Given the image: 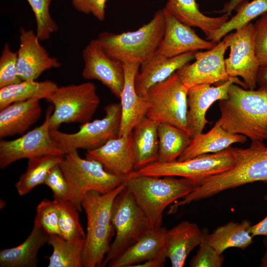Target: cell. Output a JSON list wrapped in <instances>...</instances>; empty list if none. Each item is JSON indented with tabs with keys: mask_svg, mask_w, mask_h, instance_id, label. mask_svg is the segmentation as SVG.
I'll return each instance as SVG.
<instances>
[{
	"mask_svg": "<svg viewBox=\"0 0 267 267\" xmlns=\"http://www.w3.org/2000/svg\"><path fill=\"white\" fill-rule=\"evenodd\" d=\"M167 258L160 256L135 265L134 267H162L165 265Z\"/></svg>",
	"mask_w": 267,
	"mask_h": 267,
	"instance_id": "cell-45",
	"label": "cell"
},
{
	"mask_svg": "<svg viewBox=\"0 0 267 267\" xmlns=\"http://www.w3.org/2000/svg\"><path fill=\"white\" fill-rule=\"evenodd\" d=\"M21 81L17 71V53L5 44L0 56V88Z\"/></svg>",
	"mask_w": 267,
	"mask_h": 267,
	"instance_id": "cell-39",
	"label": "cell"
},
{
	"mask_svg": "<svg viewBox=\"0 0 267 267\" xmlns=\"http://www.w3.org/2000/svg\"><path fill=\"white\" fill-rule=\"evenodd\" d=\"M125 183L148 219L152 228L161 226L163 213L167 207L196 187L190 180L175 177L130 175Z\"/></svg>",
	"mask_w": 267,
	"mask_h": 267,
	"instance_id": "cell-3",
	"label": "cell"
},
{
	"mask_svg": "<svg viewBox=\"0 0 267 267\" xmlns=\"http://www.w3.org/2000/svg\"><path fill=\"white\" fill-rule=\"evenodd\" d=\"M165 29L164 9L156 12L147 23L134 31L115 34L103 32L96 39L111 58L124 62H136L141 65L155 55Z\"/></svg>",
	"mask_w": 267,
	"mask_h": 267,
	"instance_id": "cell-4",
	"label": "cell"
},
{
	"mask_svg": "<svg viewBox=\"0 0 267 267\" xmlns=\"http://www.w3.org/2000/svg\"><path fill=\"white\" fill-rule=\"evenodd\" d=\"M251 225L247 220L241 222L231 221L208 234V242L220 254L231 247L244 250L253 242L254 237L249 232Z\"/></svg>",
	"mask_w": 267,
	"mask_h": 267,
	"instance_id": "cell-31",
	"label": "cell"
},
{
	"mask_svg": "<svg viewBox=\"0 0 267 267\" xmlns=\"http://www.w3.org/2000/svg\"><path fill=\"white\" fill-rule=\"evenodd\" d=\"M55 200L58 208L60 236L68 241L85 239L86 233L80 223L77 208L69 200Z\"/></svg>",
	"mask_w": 267,
	"mask_h": 267,
	"instance_id": "cell-36",
	"label": "cell"
},
{
	"mask_svg": "<svg viewBox=\"0 0 267 267\" xmlns=\"http://www.w3.org/2000/svg\"><path fill=\"white\" fill-rule=\"evenodd\" d=\"M188 89L176 73L153 86L144 96L147 103L145 117L159 124L175 126L187 133Z\"/></svg>",
	"mask_w": 267,
	"mask_h": 267,
	"instance_id": "cell-10",
	"label": "cell"
},
{
	"mask_svg": "<svg viewBox=\"0 0 267 267\" xmlns=\"http://www.w3.org/2000/svg\"><path fill=\"white\" fill-rule=\"evenodd\" d=\"M114 231L113 225L87 226L82 254V267H102Z\"/></svg>",
	"mask_w": 267,
	"mask_h": 267,
	"instance_id": "cell-28",
	"label": "cell"
},
{
	"mask_svg": "<svg viewBox=\"0 0 267 267\" xmlns=\"http://www.w3.org/2000/svg\"><path fill=\"white\" fill-rule=\"evenodd\" d=\"M40 100L16 102L0 110V138L24 134L41 117Z\"/></svg>",
	"mask_w": 267,
	"mask_h": 267,
	"instance_id": "cell-23",
	"label": "cell"
},
{
	"mask_svg": "<svg viewBox=\"0 0 267 267\" xmlns=\"http://www.w3.org/2000/svg\"><path fill=\"white\" fill-rule=\"evenodd\" d=\"M208 233L203 232V238L199 245L196 254L191 260V267H221L224 258L212 246L208 240Z\"/></svg>",
	"mask_w": 267,
	"mask_h": 267,
	"instance_id": "cell-40",
	"label": "cell"
},
{
	"mask_svg": "<svg viewBox=\"0 0 267 267\" xmlns=\"http://www.w3.org/2000/svg\"><path fill=\"white\" fill-rule=\"evenodd\" d=\"M267 83V65L260 67L257 78V84Z\"/></svg>",
	"mask_w": 267,
	"mask_h": 267,
	"instance_id": "cell-47",
	"label": "cell"
},
{
	"mask_svg": "<svg viewBox=\"0 0 267 267\" xmlns=\"http://www.w3.org/2000/svg\"><path fill=\"white\" fill-rule=\"evenodd\" d=\"M232 83L248 89L243 81L236 77L231 78L216 87L200 84L188 89L187 130L191 139L202 133L206 125L210 123L206 118L207 110L216 101L227 98L229 87Z\"/></svg>",
	"mask_w": 267,
	"mask_h": 267,
	"instance_id": "cell-15",
	"label": "cell"
},
{
	"mask_svg": "<svg viewBox=\"0 0 267 267\" xmlns=\"http://www.w3.org/2000/svg\"><path fill=\"white\" fill-rule=\"evenodd\" d=\"M57 87L50 80H28L0 88V110L16 102L32 99L47 100Z\"/></svg>",
	"mask_w": 267,
	"mask_h": 267,
	"instance_id": "cell-29",
	"label": "cell"
},
{
	"mask_svg": "<svg viewBox=\"0 0 267 267\" xmlns=\"http://www.w3.org/2000/svg\"><path fill=\"white\" fill-rule=\"evenodd\" d=\"M220 121L226 131L241 134L251 141L267 140V83L256 89H245L234 83L228 97L219 100Z\"/></svg>",
	"mask_w": 267,
	"mask_h": 267,
	"instance_id": "cell-1",
	"label": "cell"
},
{
	"mask_svg": "<svg viewBox=\"0 0 267 267\" xmlns=\"http://www.w3.org/2000/svg\"><path fill=\"white\" fill-rule=\"evenodd\" d=\"M107 0H72L74 7L86 14H92L99 21L105 17L106 3Z\"/></svg>",
	"mask_w": 267,
	"mask_h": 267,
	"instance_id": "cell-43",
	"label": "cell"
},
{
	"mask_svg": "<svg viewBox=\"0 0 267 267\" xmlns=\"http://www.w3.org/2000/svg\"><path fill=\"white\" fill-rule=\"evenodd\" d=\"M235 152L237 162L234 167L203 179L190 193L176 202L174 207L178 208L247 183L267 182V146L264 141H252L248 148H235Z\"/></svg>",
	"mask_w": 267,
	"mask_h": 267,
	"instance_id": "cell-2",
	"label": "cell"
},
{
	"mask_svg": "<svg viewBox=\"0 0 267 267\" xmlns=\"http://www.w3.org/2000/svg\"><path fill=\"white\" fill-rule=\"evenodd\" d=\"M111 222L115 236L102 267L119 257L152 229L147 216L126 187L115 200Z\"/></svg>",
	"mask_w": 267,
	"mask_h": 267,
	"instance_id": "cell-7",
	"label": "cell"
},
{
	"mask_svg": "<svg viewBox=\"0 0 267 267\" xmlns=\"http://www.w3.org/2000/svg\"><path fill=\"white\" fill-rule=\"evenodd\" d=\"M104 110L102 118L82 124L76 133L50 129L51 137L65 154L79 149L88 150L102 146L109 140L118 137L122 118L120 103L109 104Z\"/></svg>",
	"mask_w": 267,
	"mask_h": 267,
	"instance_id": "cell-9",
	"label": "cell"
},
{
	"mask_svg": "<svg viewBox=\"0 0 267 267\" xmlns=\"http://www.w3.org/2000/svg\"><path fill=\"white\" fill-rule=\"evenodd\" d=\"M230 45L227 34L212 48L195 53V61L187 64L176 72L178 79L187 89L200 84H220L229 80L227 73L224 54Z\"/></svg>",
	"mask_w": 267,
	"mask_h": 267,
	"instance_id": "cell-12",
	"label": "cell"
},
{
	"mask_svg": "<svg viewBox=\"0 0 267 267\" xmlns=\"http://www.w3.org/2000/svg\"><path fill=\"white\" fill-rule=\"evenodd\" d=\"M58 218L57 201L44 199L36 207L34 225L41 227L48 235H60Z\"/></svg>",
	"mask_w": 267,
	"mask_h": 267,
	"instance_id": "cell-38",
	"label": "cell"
},
{
	"mask_svg": "<svg viewBox=\"0 0 267 267\" xmlns=\"http://www.w3.org/2000/svg\"><path fill=\"white\" fill-rule=\"evenodd\" d=\"M158 135L159 151L157 162L160 163L177 161L192 139L184 131L166 123L159 124Z\"/></svg>",
	"mask_w": 267,
	"mask_h": 267,
	"instance_id": "cell-32",
	"label": "cell"
},
{
	"mask_svg": "<svg viewBox=\"0 0 267 267\" xmlns=\"http://www.w3.org/2000/svg\"><path fill=\"white\" fill-rule=\"evenodd\" d=\"M229 35L230 51L225 59L227 73L230 78L241 77L248 89H255L260 66L255 50L254 24L250 22Z\"/></svg>",
	"mask_w": 267,
	"mask_h": 267,
	"instance_id": "cell-13",
	"label": "cell"
},
{
	"mask_svg": "<svg viewBox=\"0 0 267 267\" xmlns=\"http://www.w3.org/2000/svg\"><path fill=\"white\" fill-rule=\"evenodd\" d=\"M125 80L120 96L122 118L118 137L127 136L145 117L147 103L135 88V79L140 67L136 62L123 63Z\"/></svg>",
	"mask_w": 267,
	"mask_h": 267,
	"instance_id": "cell-19",
	"label": "cell"
},
{
	"mask_svg": "<svg viewBox=\"0 0 267 267\" xmlns=\"http://www.w3.org/2000/svg\"><path fill=\"white\" fill-rule=\"evenodd\" d=\"M247 140V137L243 134L225 130L218 120L209 132L193 138L177 161H182L203 154L218 152L229 148L233 143H244Z\"/></svg>",
	"mask_w": 267,
	"mask_h": 267,
	"instance_id": "cell-24",
	"label": "cell"
},
{
	"mask_svg": "<svg viewBox=\"0 0 267 267\" xmlns=\"http://www.w3.org/2000/svg\"><path fill=\"white\" fill-rule=\"evenodd\" d=\"M159 123L144 117L133 131L135 171L157 161Z\"/></svg>",
	"mask_w": 267,
	"mask_h": 267,
	"instance_id": "cell-27",
	"label": "cell"
},
{
	"mask_svg": "<svg viewBox=\"0 0 267 267\" xmlns=\"http://www.w3.org/2000/svg\"><path fill=\"white\" fill-rule=\"evenodd\" d=\"M164 9L185 25L201 29L208 41L228 20L230 15L223 14L216 17L206 16L200 11L196 0H169Z\"/></svg>",
	"mask_w": 267,
	"mask_h": 267,
	"instance_id": "cell-25",
	"label": "cell"
},
{
	"mask_svg": "<svg viewBox=\"0 0 267 267\" xmlns=\"http://www.w3.org/2000/svg\"><path fill=\"white\" fill-rule=\"evenodd\" d=\"M195 52L190 51L173 57L156 53L149 61L140 66V71L135 79L137 93L144 97L152 87L167 80L194 59Z\"/></svg>",
	"mask_w": 267,
	"mask_h": 267,
	"instance_id": "cell-20",
	"label": "cell"
},
{
	"mask_svg": "<svg viewBox=\"0 0 267 267\" xmlns=\"http://www.w3.org/2000/svg\"><path fill=\"white\" fill-rule=\"evenodd\" d=\"M203 232L197 224L183 221L167 230L165 255L172 267H182L190 253L199 246Z\"/></svg>",
	"mask_w": 267,
	"mask_h": 267,
	"instance_id": "cell-22",
	"label": "cell"
},
{
	"mask_svg": "<svg viewBox=\"0 0 267 267\" xmlns=\"http://www.w3.org/2000/svg\"><path fill=\"white\" fill-rule=\"evenodd\" d=\"M165 29L163 37L156 53L173 57L199 49L209 50L217 43L198 36L191 27L181 23L165 9Z\"/></svg>",
	"mask_w": 267,
	"mask_h": 267,
	"instance_id": "cell-17",
	"label": "cell"
},
{
	"mask_svg": "<svg viewBox=\"0 0 267 267\" xmlns=\"http://www.w3.org/2000/svg\"><path fill=\"white\" fill-rule=\"evenodd\" d=\"M32 30L20 29L17 53L18 75L22 81L36 80L45 71L58 68V59L50 56Z\"/></svg>",
	"mask_w": 267,
	"mask_h": 267,
	"instance_id": "cell-16",
	"label": "cell"
},
{
	"mask_svg": "<svg viewBox=\"0 0 267 267\" xmlns=\"http://www.w3.org/2000/svg\"><path fill=\"white\" fill-rule=\"evenodd\" d=\"M86 158L96 160L108 172L127 178L135 171L133 132L127 136L111 139L97 148L87 150Z\"/></svg>",
	"mask_w": 267,
	"mask_h": 267,
	"instance_id": "cell-18",
	"label": "cell"
},
{
	"mask_svg": "<svg viewBox=\"0 0 267 267\" xmlns=\"http://www.w3.org/2000/svg\"><path fill=\"white\" fill-rule=\"evenodd\" d=\"M125 187L124 182L106 193L96 191H90L86 193L82 206L87 216V226L112 225L111 217L114 202Z\"/></svg>",
	"mask_w": 267,
	"mask_h": 267,
	"instance_id": "cell-30",
	"label": "cell"
},
{
	"mask_svg": "<svg viewBox=\"0 0 267 267\" xmlns=\"http://www.w3.org/2000/svg\"><path fill=\"white\" fill-rule=\"evenodd\" d=\"M248 0H229L223 6V8L218 12L223 14H230L233 10L243 2Z\"/></svg>",
	"mask_w": 267,
	"mask_h": 267,
	"instance_id": "cell-46",
	"label": "cell"
},
{
	"mask_svg": "<svg viewBox=\"0 0 267 267\" xmlns=\"http://www.w3.org/2000/svg\"><path fill=\"white\" fill-rule=\"evenodd\" d=\"M236 162L235 148L229 147L182 161L156 162L130 175L183 178L192 181L196 187L203 179L232 169Z\"/></svg>",
	"mask_w": 267,
	"mask_h": 267,
	"instance_id": "cell-6",
	"label": "cell"
},
{
	"mask_svg": "<svg viewBox=\"0 0 267 267\" xmlns=\"http://www.w3.org/2000/svg\"><path fill=\"white\" fill-rule=\"evenodd\" d=\"M167 230L162 226L151 229L119 257L110 261L108 267H134L153 258L166 257Z\"/></svg>",
	"mask_w": 267,
	"mask_h": 267,
	"instance_id": "cell-21",
	"label": "cell"
},
{
	"mask_svg": "<svg viewBox=\"0 0 267 267\" xmlns=\"http://www.w3.org/2000/svg\"><path fill=\"white\" fill-rule=\"evenodd\" d=\"M82 57L83 78L100 82L120 98L125 80L123 63L110 57L97 39L91 40L87 44L83 50Z\"/></svg>",
	"mask_w": 267,
	"mask_h": 267,
	"instance_id": "cell-14",
	"label": "cell"
},
{
	"mask_svg": "<svg viewBox=\"0 0 267 267\" xmlns=\"http://www.w3.org/2000/svg\"><path fill=\"white\" fill-rule=\"evenodd\" d=\"M265 242L266 249L264 255L261 259V264L260 265L261 267H267V238H266Z\"/></svg>",
	"mask_w": 267,
	"mask_h": 267,
	"instance_id": "cell-48",
	"label": "cell"
},
{
	"mask_svg": "<svg viewBox=\"0 0 267 267\" xmlns=\"http://www.w3.org/2000/svg\"><path fill=\"white\" fill-rule=\"evenodd\" d=\"M44 184L51 189L54 199L69 200L68 185L59 164L54 166L49 171Z\"/></svg>",
	"mask_w": 267,
	"mask_h": 267,
	"instance_id": "cell-42",
	"label": "cell"
},
{
	"mask_svg": "<svg viewBox=\"0 0 267 267\" xmlns=\"http://www.w3.org/2000/svg\"><path fill=\"white\" fill-rule=\"evenodd\" d=\"M47 101L53 105L50 129H57L63 123L90 121L100 103L95 86L91 82L58 87Z\"/></svg>",
	"mask_w": 267,
	"mask_h": 267,
	"instance_id": "cell-8",
	"label": "cell"
},
{
	"mask_svg": "<svg viewBox=\"0 0 267 267\" xmlns=\"http://www.w3.org/2000/svg\"><path fill=\"white\" fill-rule=\"evenodd\" d=\"M33 11L36 22V35L40 41L48 39L58 30V26L49 12L51 0H27Z\"/></svg>",
	"mask_w": 267,
	"mask_h": 267,
	"instance_id": "cell-37",
	"label": "cell"
},
{
	"mask_svg": "<svg viewBox=\"0 0 267 267\" xmlns=\"http://www.w3.org/2000/svg\"><path fill=\"white\" fill-rule=\"evenodd\" d=\"M63 157L45 155L28 159L26 171L15 184L18 194L25 195L38 185L44 184L48 173L54 166L60 163Z\"/></svg>",
	"mask_w": 267,
	"mask_h": 267,
	"instance_id": "cell-33",
	"label": "cell"
},
{
	"mask_svg": "<svg viewBox=\"0 0 267 267\" xmlns=\"http://www.w3.org/2000/svg\"><path fill=\"white\" fill-rule=\"evenodd\" d=\"M249 232L253 237L263 235L267 238V216L258 223L251 225Z\"/></svg>",
	"mask_w": 267,
	"mask_h": 267,
	"instance_id": "cell-44",
	"label": "cell"
},
{
	"mask_svg": "<svg viewBox=\"0 0 267 267\" xmlns=\"http://www.w3.org/2000/svg\"><path fill=\"white\" fill-rule=\"evenodd\" d=\"M264 200L267 201V193L264 197Z\"/></svg>",
	"mask_w": 267,
	"mask_h": 267,
	"instance_id": "cell-49",
	"label": "cell"
},
{
	"mask_svg": "<svg viewBox=\"0 0 267 267\" xmlns=\"http://www.w3.org/2000/svg\"><path fill=\"white\" fill-rule=\"evenodd\" d=\"M53 107L47 109L44 122L40 126L24 134L21 137L0 141V168L3 169L23 159L56 155L64 156L50 134L49 119Z\"/></svg>",
	"mask_w": 267,
	"mask_h": 267,
	"instance_id": "cell-11",
	"label": "cell"
},
{
	"mask_svg": "<svg viewBox=\"0 0 267 267\" xmlns=\"http://www.w3.org/2000/svg\"><path fill=\"white\" fill-rule=\"evenodd\" d=\"M85 239L68 241L56 234L50 235L47 243L52 248L48 267H82V254Z\"/></svg>",
	"mask_w": 267,
	"mask_h": 267,
	"instance_id": "cell-34",
	"label": "cell"
},
{
	"mask_svg": "<svg viewBox=\"0 0 267 267\" xmlns=\"http://www.w3.org/2000/svg\"><path fill=\"white\" fill-rule=\"evenodd\" d=\"M256 55L260 67L267 65V12L254 24Z\"/></svg>",
	"mask_w": 267,
	"mask_h": 267,
	"instance_id": "cell-41",
	"label": "cell"
},
{
	"mask_svg": "<svg viewBox=\"0 0 267 267\" xmlns=\"http://www.w3.org/2000/svg\"><path fill=\"white\" fill-rule=\"evenodd\" d=\"M59 166L68 185L69 201L80 212L87 192H109L125 182L127 178L108 172L96 160L81 158L78 150L65 154Z\"/></svg>",
	"mask_w": 267,
	"mask_h": 267,
	"instance_id": "cell-5",
	"label": "cell"
},
{
	"mask_svg": "<svg viewBox=\"0 0 267 267\" xmlns=\"http://www.w3.org/2000/svg\"><path fill=\"white\" fill-rule=\"evenodd\" d=\"M235 10L236 14L222 25L210 41L218 43L231 31L240 29L267 12V0H246L241 3Z\"/></svg>",
	"mask_w": 267,
	"mask_h": 267,
	"instance_id": "cell-35",
	"label": "cell"
},
{
	"mask_svg": "<svg viewBox=\"0 0 267 267\" xmlns=\"http://www.w3.org/2000/svg\"><path fill=\"white\" fill-rule=\"evenodd\" d=\"M48 237L41 227L34 225L30 234L22 243L0 251V267H37L39 251L47 243Z\"/></svg>",
	"mask_w": 267,
	"mask_h": 267,
	"instance_id": "cell-26",
	"label": "cell"
}]
</instances>
